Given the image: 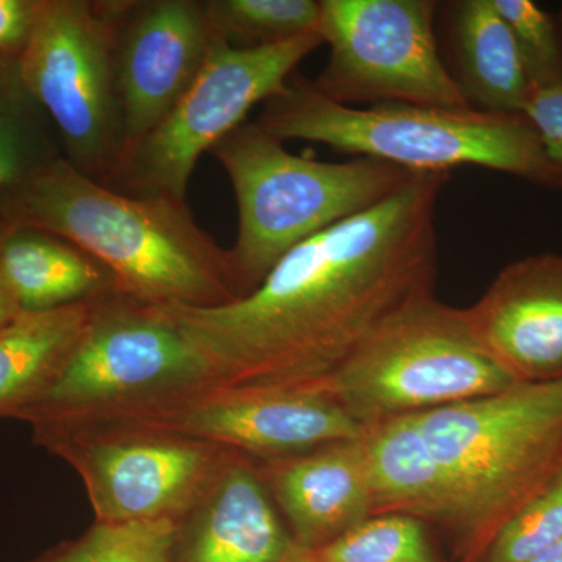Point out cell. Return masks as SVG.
<instances>
[{
    "instance_id": "d6986e66",
    "label": "cell",
    "mask_w": 562,
    "mask_h": 562,
    "mask_svg": "<svg viewBox=\"0 0 562 562\" xmlns=\"http://www.w3.org/2000/svg\"><path fill=\"white\" fill-rule=\"evenodd\" d=\"M0 272L22 312H47L116 290L113 277L60 236L13 225L0 246Z\"/></svg>"
},
{
    "instance_id": "277c9868",
    "label": "cell",
    "mask_w": 562,
    "mask_h": 562,
    "mask_svg": "<svg viewBox=\"0 0 562 562\" xmlns=\"http://www.w3.org/2000/svg\"><path fill=\"white\" fill-rule=\"evenodd\" d=\"M416 417L452 494L462 562L562 473V379Z\"/></svg>"
},
{
    "instance_id": "f1b7e54d",
    "label": "cell",
    "mask_w": 562,
    "mask_h": 562,
    "mask_svg": "<svg viewBox=\"0 0 562 562\" xmlns=\"http://www.w3.org/2000/svg\"><path fill=\"white\" fill-rule=\"evenodd\" d=\"M21 312L22 310L18 305L13 292H11L5 279H3L2 272H0V328L9 325Z\"/></svg>"
},
{
    "instance_id": "ffe728a7",
    "label": "cell",
    "mask_w": 562,
    "mask_h": 562,
    "mask_svg": "<svg viewBox=\"0 0 562 562\" xmlns=\"http://www.w3.org/2000/svg\"><path fill=\"white\" fill-rule=\"evenodd\" d=\"M95 299L21 312L0 328V417H11L46 390L90 325Z\"/></svg>"
},
{
    "instance_id": "7a4b0ae2",
    "label": "cell",
    "mask_w": 562,
    "mask_h": 562,
    "mask_svg": "<svg viewBox=\"0 0 562 562\" xmlns=\"http://www.w3.org/2000/svg\"><path fill=\"white\" fill-rule=\"evenodd\" d=\"M13 225L72 243L138 301L220 306L238 299L227 249L199 227L187 202L113 190L65 157L33 183Z\"/></svg>"
},
{
    "instance_id": "f546056e",
    "label": "cell",
    "mask_w": 562,
    "mask_h": 562,
    "mask_svg": "<svg viewBox=\"0 0 562 562\" xmlns=\"http://www.w3.org/2000/svg\"><path fill=\"white\" fill-rule=\"evenodd\" d=\"M530 562H562V542L554 546L553 549L547 550L546 553L539 554Z\"/></svg>"
},
{
    "instance_id": "3957f363",
    "label": "cell",
    "mask_w": 562,
    "mask_h": 562,
    "mask_svg": "<svg viewBox=\"0 0 562 562\" xmlns=\"http://www.w3.org/2000/svg\"><path fill=\"white\" fill-rule=\"evenodd\" d=\"M255 122L283 143L324 144L339 154L390 162L413 173H450L475 166L539 187L562 188V177L547 160L538 133L525 116L413 103L341 105L294 74L283 91L265 102Z\"/></svg>"
},
{
    "instance_id": "d4e9b609",
    "label": "cell",
    "mask_w": 562,
    "mask_h": 562,
    "mask_svg": "<svg viewBox=\"0 0 562 562\" xmlns=\"http://www.w3.org/2000/svg\"><path fill=\"white\" fill-rule=\"evenodd\" d=\"M562 542V473L513 514L469 562H530Z\"/></svg>"
},
{
    "instance_id": "4fadbf2b",
    "label": "cell",
    "mask_w": 562,
    "mask_h": 562,
    "mask_svg": "<svg viewBox=\"0 0 562 562\" xmlns=\"http://www.w3.org/2000/svg\"><path fill=\"white\" fill-rule=\"evenodd\" d=\"M213 41L203 0H128L116 41L120 169L191 87Z\"/></svg>"
},
{
    "instance_id": "8992f818",
    "label": "cell",
    "mask_w": 562,
    "mask_h": 562,
    "mask_svg": "<svg viewBox=\"0 0 562 562\" xmlns=\"http://www.w3.org/2000/svg\"><path fill=\"white\" fill-rule=\"evenodd\" d=\"M213 386H222L216 373L171 314L113 290L95 299L46 390L11 417L33 430L91 427Z\"/></svg>"
},
{
    "instance_id": "7402d4cb",
    "label": "cell",
    "mask_w": 562,
    "mask_h": 562,
    "mask_svg": "<svg viewBox=\"0 0 562 562\" xmlns=\"http://www.w3.org/2000/svg\"><path fill=\"white\" fill-rule=\"evenodd\" d=\"M217 38L239 49L276 46L317 32L321 0H203Z\"/></svg>"
},
{
    "instance_id": "4dcf8cb0",
    "label": "cell",
    "mask_w": 562,
    "mask_h": 562,
    "mask_svg": "<svg viewBox=\"0 0 562 562\" xmlns=\"http://www.w3.org/2000/svg\"><path fill=\"white\" fill-rule=\"evenodd\" d=\"M11 227H13V225H10L9 222L0 220V246H2L5 236L9 235Z\"/></svg>"
},
{
    "instance_id": "ac0fdd59",
    "label": "cell",
    "mask_w": 562,
    "mask_h": 562,
    "mask_svg": "<svg viewBox=\"0 0 562 562\" xmlns=\"http://www.w3.org/2000/svg\"><path fill=\"white\" fill-rule=\"evenodd\" d=\"M360 441L375 516L401 514L452 531V494L416 416L369 425Z\"/></svg>"
},
{
    "instance_id": "6da1fadb",
    "label": "cell",
    "mask_w": 562,
    "mask_h": 562,
    "mask_svg": "<svg viewBox=\"0 0 562 562\" xmlns=\"http://www.w3.org/2000/svg\"><path fill=\"white\" fill-rule=\"evenodd\" d=\"M449 172H417L379 205L299 244L249 294L161 305L222 386L330 375L392 313L435 291L436 211Z\"/></svg>"
},
{
    "instance_id": "8fae6325",
    "label": "cell",
    "mask_w": 562,
    "mask_h": 562,
    "mask_svg": "<svg viewBox=\"0 0 562 562\" xmlns=\"http://www.w3.org/2000/svg\"><path fill=\"white\" fill-rule=\"evenodd\" d=\"M33 435L79 473L101 524L181 522L228 453L213 443L144 428H46Z\"/></svg>"
},
{
    "instance_id": "ba28073f",
    "label": "cell",
    "mask_w": 562,
    "mask_h": 562,
    "mask_svg": "<svg viewBox=\"0 0 562 562\" xmlns=\"http://www.w3.org/2000/svg\"><path fill=\"white\" fill-rule=\"evenodd\" d=\"M128 0H41L18 63L25 90L49 117L63 155L110 184L124 154L117 32Z\"/></svg>"
},
{
    "instance_id": "5bb4252c",
    "label": "cell",
    "mask_w": 562,
    "mask_h": 562,
    "mask_svg": "<svg viewBox=\"0 0 562 562\" xmlns=\"http://www.w3.org/2000/svg\"><path fill=\"white\" fill-rule=\"evenodd\" d=\"M468 313L484 349L516 382L562 379V255L506 266Z\"/></svg>"
},
{
    "instance_id": "7c38bea8",
    "label": "cell",
    "mask_w": 562,
    "mask_h": 562,
    "mask_svg": "<svg viewBox=\"0 0 562 562\" xmlns=\"http://www.w3.org/2000/svg\"><path fill=\"white\" fill-rule=\"evenodd\" d=\"M94 427L171 432L258 461L353 441L366 430L317 382L206 387Z\"/></svg>"
},
{
    "instance_id": "9a60e30c",
    "label": "cell",
    "mask_w": 562,
    "mask_h": 562,
    "mask_svg": "<svg viewBox=\"0 0 562 562\" xmlns=\"http://www.w3.org/2000/svg\"><path fill=\"white\" fill-rule=\"evenodd\" d=\"M180 562H303L281 522L260 462L228 450L194 508Z\"/></svg>"
},
{
    "instance_id": "2e32d148",
    "label": "cell",
    "mask_w": 562,
    "mask_h": 562,
    "mask_svg": "<svg viewBox=\"0 0 562 562\" xmlns=\"http://www.w3.org/2000/svg\"><path fill=\"white\" fill-rule=\"evenodd\" d=\"M361 438L260 462L273 502L305 552L375 516Z\"/></svg>"
},
{
    "instance_id": "1f68e13d",
    "label": "cell",
    "mask_w": 562,
    "mask_h": 562,
    "mask_svg": "<svg viewBox=\"0 0 562 562\" xmlns=\"http://www.w3.org/2000/svg\"><path fill=\"white\" fill-rule=\"evenodd\" d=\"M557 20H558V24H560V29H561V33H562V9H561L560 16H558Z\"/></svg>"
},
{
    "instance_id": "83f0119b",
    "label": "cell",
    "mask_w": 562,
    "mask_h": 562,
    "mask_svg": "<svg viewBox=\"0 0 562 562\" xmlns=\"http://www.w3.org/2000/svg\"><path fill=\"white\" fill-rule=\"evenodd\" d=\"M41 0H0V70L18 63L38 13Z\"/></svg>"
},
{
    "instance_id": "30bf717a",
    "label": "cell",
    "mask_w": 562,
    "mask_h": 562,
    "mask_svg": "<svg viewBox=\"0 0 562 562\" xmlns=\"http://www.w3.org/2000/svg\"><path fill=\"white\" fill-rule=\"evenodd\" d=\"M306 33L276 46L239 49L214 35L201 72L166 120L122 162L110 187L187 202L195 165L247 122L258 103L286 88L295 69L322 46Z\"/></svg>"
},
{
    "instance_id": "9c48e42d",
    "label": "cell",
    "mask_w": 562,
    "mask_h": 562,
    "mask_svg": "<svg viewBox=\"0 0 562 562\" xmlns=\"http://www.w3.org/2000/svg\"><path fill=\"white\" fill-rule=\"evenodd\" d=\"M432 0H321L317 33L330 47L314 90L349 106L413 103L471 111L443 61Z\"/></svg>"
},
{
    "instance_id": "4316f807",
    "label": "cell",
    "mask_w": 562,
    "mask_h": 562,
    "mask_svg": "<svg viewBox=\"0 0 562 562\" xmlns=\"http://www.w3.org/2000/svg\"><path fill=\"white\" fill-rule=\"evenodd\" d=\"M524 116L538 133L547 160L562 177V81L532 90Z\"/></svg>"
},
{
    "instance_id": "603a6c76",
    "label": "cell",
    "mask_w": 562,
    "mask_h": 562,
    "mask_svg": "<svg viewBox=\"0 0 562 562\" xmlns=\"http://www.w3.org/2000/svg\"><path fill=\"white\" fill-rule=\"evenodd\" d=\"M303 562H441L425 522L401 514H380L341 538L303 554Z\"/></svg>"
},
{
    "instance_id": "e0dca14e",
    "label": "cell",
    "mask_w": 562,
    "mask_h": 562,
    "mask_svg": "<svg viewBox=\"0 0 562 562\" xmlns=\"http://www.w3.org/2000/svg\"><path fill=\"white\" fill-rule=\"evenodd\" d=\"M452 76L472 109L524 116L532 85L516 41L492 0L446 7Z\"/></svg>"
},
{
    "instance_id": "52a82bcc",
    "label": "cell",
    "mask_w": 562,
    "mask_h": 562,
    "mask_svg": "<svg viewBox=\"0 0 562 562\" xmlns=\"http://www.w3.org/2000/svg\"><path fill=\"white\" fill-rule=\"evenodd\" d=\"M317 383L362 427L475 401L519 383L484 349L468 308L435 291L392 313Z\"/></svg>"
},
{
    "instance_id": "5b68a950",
    "label": "cell",
    "mask_w": 562,
    "mask_h": 562,
    "mask_svg": "<svg viewBox=\"0 0 562 562\" xmlns=\"http://www.w3.org/2000/svg\"><path fill=\"white\" fill-rule=\"evenodd\" d=\"M283 144L247 121L210 151L227 172L238 205V236L227 249L238 299L299 244L379 205L414 176L369 158L314 160Z\"/></svg>"
},
{
    "instance_id": "44dd1931",
    "label": "cell",
    "mask_w": 562,
    "mask_h": 562,
    "mask_svg": "<svg viewBox=\"0 0 562 562\" xmlns=\"http://www.w3.org/2000/svg\"><path fill=\"white\" fill-rule=\"evenodd\" d=\"M61 157L60 138L18 68L0 70V220L13 225L33 183Z\"/></svg>"
},
{
    "instance_id": "484cf974",
    "label": "cell",
    "mask_w": 562,
    "mask_h": 562,
    "mask_svg": "<svg viewBox=\"0 0 562 562\" xmlns=\"http://www.w3.org/2000/svg\"><path fill=\"white\" fill-rule=\"evenodd\" d=\"M492 2L516 41L532 90L562 81V33L558 20L531 0Z\"/></svg>"
},
{
    "instance_id": "cb8c5ba5",
    "label": "cell",
    "mask_w": 562,
    "mask_h": 562,
    "mask_svg": "<svg viewBox=\"0 0 562 562\" xmlns=\"http://www.w3.org/2000/svg\"><path fill=\"white\" fill-rule=\"evenodd\" d=\"M180 522H95L76 542L35 562H173Z\"/></svg>"
}]
</instances>
